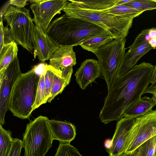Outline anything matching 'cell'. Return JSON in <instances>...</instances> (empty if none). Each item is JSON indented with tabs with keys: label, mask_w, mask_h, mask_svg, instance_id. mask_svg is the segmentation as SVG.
Here are the masks:
<instances>
[{
	"label": "cell",
	"mask_w": 156,
	"mask_h": 156,
	"mask_svg": "<svg viewBox=\"0 0 156 156\" xmlns=\"http://www.w3.org/2000/svg\"><path fill=\"white\" fill-rule=\"evenodd\" d=\"M119 156H142L139 149L137 148L134 152L131 153H124Z\"/></svg>",
	"instance_id": "33"
},
{
	"label": "cell",
	"mask_w": 156,
	"mask_h": 156,
	"mask_svg": "<svg viewBox=\"0 0 156 156\" xmlns=\"http://www.w3.org/2000/svg\"><path fill=\"white\" fill-rule=\"evenodd\" d=\"M63 10L68 16L92 23L108 32L114 39L127 36L134 17L116 15L82 7L69 0Z\"/></svg>",
	"instance_id": "3"
},
{
	"label": "cell",
	"mask_w": 156,
	"mask_h": 156,
	"mask_svg": "<svg viewBox=\"0 0 156 156\" xmlns=\"http://www.w3.org/2000/svg\"><path fill=\"white\" fill-rule=\"evenodd\" d=\"M156 135L143 143L138 148L142 156H156Z\"/></svg>",
	"instance_id": "28"
},
{
	"label": "cell",
	"mask_w": 156,
	"mask_h": 156,
	"mask_svg": "<svg viewBox=\"0 0 156 156\" xmlns=\"http://www.w3.org/2000/svg\"><path fill=\"white\" fill-rule=\"evenodd\" d=\"M124 5L143 12L156 9L155 0H131Z\"/></svg>",
	"instance_id": "25"
},
{
	"label": "cell",
	"mask_w": 156,
	"mask_h": 156,
	"mask_svg": "<svg viewBox=\"0 0 156 156\" xmlns=\"http://www.w3.org/2000/svg\"><path fill=\"white\" fill-rule=\"evenodd\" d=\"M103 11L116 15L133 16L134 18L144 12L138 10L124 5H115L111 8Z\"/></svg>",
	"instance_id": "23"
},
{
	"label": "cell",
	"mask_w": 156,
	"mask_h": 156,
	"mask_svg": "<svg viewBox=\"0 0 156 156\" xmlns=\"http://www.w3.org/2000/svg\"><path fill=\"white\" fill-rule=\"evenodd\" d=\"M147 93L152 94V97L155 100L156 105V83L151 84V85L148 86L144 91L143 94Z\"/></svg>",
	"instance_id": "31"
},
{
	"label": "cell",
	"mask_w": 156,
	"mask_h": 156,
	"mask_svg": "<svg viewBox=\"0 0 156 156\" xmlns=\"http://www.w3.org/2000/svg\"><path fill=\"white\" fill-rule=\"evenodd\" d=\"M114 39L107 31L84 41L79 45L83 49L94 53L101 46Z\"/></svg>",
	"instance_id": "18"
},
{
	"label": "cell",
	"mask_w": 156,
	"mask_h": 156,
	"mask_svg": "<svg viewBox=\"0 0 156 156\" xmlns=\"http://www.w3.org/2000/svg\"><path fill=\"white\" fill-rule=\"evenodd\" d=\"M22 73L17 56L6 69L4 79L0 84V126L5 123L6 112L9 110L10 95L13 87Z\"/></svg>",
	"instance_id": "11"
},
{
	"label": "cell",
	"mask_w": 156,
	"mask_h": 156,
	"mask_svg": "<svg viewBox=\"0 0 156 156\" xmlns=\"http://www.w3.org/2000/svg\"><path fill=\"white\" fill-rule=\"evenodd\" d=\"M3 17L10 27L15 42L33 54L35 25L30 10L10 6Z\"/></svg>",
	"instance_id": "6"
},
{
	"label": "cell",
	"mask_w": 156,
	"mask_h": 156,
	"mask_svg": "<svg viewBox=\"0 0 156 156\" xmlns=\"http://www.w3.org/2000/svg\"><path fill=\"white\" fill-rule=\"evenodd\" d=\"M54 73L52 67L46 64V69L44 74V81L47 101L49 98L54 82Z\"/></svg>",
	"instance_id": "29"
},
{
	"label": "cell",
	"mask_w": 156,
	"mask_h": 156,
	"mask_svg": "<svg viewBox=\"0 0 156 156\" xmlns=\"http://www.w3.org/2000/svg\"><path fill=\"white\" fill-rule=\"evenodd\" d=\"M10 130L0 126V156H8L11 151L14 138Z\"/></svg>",
	"instance_id": "21"
},
{
	"label": "cell",
	"mask_w": 156,
	"mask_h": 156,
	"mask_svg": "<svg viewBox=\"0 0 156 156\" xmlns=\"http://www.w3.org/2000/svg\"><path fill=\"white\" fill-rule=\"evenodd\" d=\"M54 156H82L77 149L70 144L60 143Z\"/></svg>",
	"instance_id": "27"
},
{
	"label": "cell",
	"mask_w": 156,
	"mask_h": 156,
	"mask_svg": "<svg viewBox=\"0 0 156 156\" xmlns=\"http://www.w3.org/2000/svg\"><path fill=\"white\" fill-rule=\"evenodd\" d=\"M148 29L142 30L129 47L119 67L117 76L119 77L126 73L135 66L138 61L152 48L148 43L150 38Z\"/></svg>",
	"instance_id": "10"
},
{
	"label": "cell",
	"mask_w": 156,
	"mask_h": 156,
	"mask_svg": "<svg viewBox=\"0 0 156 156\" xmlns=\"http://www.w3.org/2000/svg\"><path fill=\"white\" fill-rule=\"evenodd\" d=\"M105 31L92 23L65 14L51 22L46 33L60 46L74 47Z\"/></svg>",
	"instance_id": "2"
},
{
	"label": "cell",
	"mask_w": 156,
	"mask_h": 156,
	"mask_svg": "<svg viewBox=\"0 0 156 156\" xmlns=\"http://www.w3.org/2000/svg\"><path fill=\"white\" fill-rule=\"evenodd\" d=\"M72 1L83 8L94 10L102 11L115 6L118 0H82Z\"/></svg>",
	"instance_id": "19"
},
{
	"label": "cell",
	"mask_w": 156,
	"mask_h": 156,
	"mask_svg": "<svg viewBox=\"0 0 156 156\" xmlns=\"http://www.w3.org/2000/svg\"><path fill=\"white\" fill-rule=\"evenodd\" d=\"M156 103L152 97L141 98L129 106L123 112L121 118L128 117L136 119L143 115L152 110Z\"/></svg>",
	"instance_id": "17"
},
{
	"label": "cell",
	"mask_w": 156,
	"mask_h": 156,
	"mask_svg": "<svg viewBox=\"0 0 156 156\" xmlns=\"http://www.w3.org/2000/svg\"><path fill=\"white\" fill-rule=\"evenodd\" d=\"M46 69V68L42 72L40 76L36 99L32 108L33 111L41 105L47 102L46 98V90L44 81V74Z\"/></svg>",
	"instance_id": "24"
},
{
	"label": "cell",
	"mask_w": 156,
	"mask_h": 156,
	"mask_svg": "<svg viewBox=\"0 0 156 156\" xmlns=\"http://www.w3.org/2000/svg\"><path fill=\"white\" fill-rule=\"evenodd\" d=\"M22 147L21 140L17 138L14 139L12 148L8 156H20Z\"/></svg>",
	"instance_id": "30"
},
{
	"label": "cell",
	"mask_w": 156,
	"mask_h": 156,
	"mask_svg": "<svg viewBox=\"0 0 156 156\" xmlns=\"http://www.w3.org/2000/svg\"><path fill=\"white\" fill-rule=\"evenodd\" d=\"M155 1H156V0H155Z\"/></svg>",
	"instance_id": "38"
},
{
	"label": "cell",
	"mask_w": 156,
	"mask_h": 156,
	"mask_svg": "<svg viewBox=\"0 0 156 156\" xmlns=\"http://www.w3.org/2000/svg\"><path fill=\"white\" fill-rule=\"evenodd\" d=\"M156 83V65L154 66V68L152 73L150 83L151 84Z\"/></svg>",
	"instance_id": "34"
},
{
	"label": "cell",
	"mask_w": 156,
	"mask_h": 156,
	"mask_svg": "<svg viewBox=\"0 0 156 156\" xmlns=\"http://www.w3.org/2000/svg\"><path fill=\"white\" fill-rule=\"evenodd\" d=\"M49 119L40 116L28 123L23 135L24 156H44L54 140Z\"/></svg>",
	"instance_id": "5"
},
{
	"label": "cell",
	"mask_w": 156,
	"mask_h": 156,
	"mask_svg": "<svg viewBox=\"0 0 156 156\" xmlns=\"http://www.w3.org/2000/svg\"><path fill=\"white\" fill-rule=\"evenodd\" d=\"M72 46H60L51 56L49 65L57 70L62 77L70 81L73 66L76 63L75 53Z\"/></svg>",
	"instance_id": "12"
},
{
	"label": "cell",
	"mask_w": 156,
	"mask_h": 156,
	"mask_svg": "<svg viewBox=\"0 0 156 156\" xmlns=\"http://www.w3.org/2000/svg\"><path fill=\"white\" fill-rule=\"evenodd\" d=\"M148 43L153 49H156V37L150 38Z\"/></svg>",
	"instance_id": "35"
},
{
	"label": "cell",
	"mask_w": 156,
	"mask_h": 156,
	"mask_svg": "<svg viewBox=\"0 0 156 156\" xmlns=\"http://www.w3.org/2000/svg\"><path fill=\"white\" fill-rule=\"evenodd\" d=\"M18 52L17 44L15 41L4 45L0 49V70L7 68L17 56Z\"/></svg>",
	"instance_id": "20"
},
{
	"label": "cell",
	"mask_w": 156,
	"mask_h": 156,
	"mask_svg": "<svg viewBox=\"0 0 156 156\" xmlns=\"http://www.w3.org/2000/svg\"><path fill=\"white\" fill-rule=\"evenodd\" d=\"M52 67L55 75L50 94L47 100L48 102H50L56 96L61 94L70 82L62 77L57 70Z\"/></svg>",
	"instance_id": "22"
},
{
	"label": "cell",
	"mask_w": 156,
	"mask_h": 156,
	"mask_svg": "<svg viewBox=\"0 0 156 156\" xmlns=\"http://www.w3.org/2000/svg\"><path fill=\"white\" fill-rule=\"evenodd\" d=\"M60 47L35 25L34 52L35 57L37 56L40 61L44 62L49 60Z\"/></svg>",
	"instance_id": "14"
},
{
	"label": "cell",
	"mask_w": 156,
	"mask_h": 156,
	"mask_svg": "<svg viewBox=\"0 0 156 156\" xmlns=\"http://www.w3.org/2000/svg\"><path fill=\"white\" fill-rule=\"evenodd\" d=\"M154 66L142 62L118 77L108 90L98 118L105 124L118 121L125 111L140 99L148 86Z\"/></svg>",
	"instance_id": "1"
},
{
	"label": "cell",
	"mask_w": 156,
	"mask_h": 156,
	"mask_svg": "<svg viewBox=\"0 0 156 156\" xmlns=\"http://www.w3.org/2000/svg\"><path fill=\"white\" fill-rule=\"evenodd\" d=\"M131 0H118V1L115 5H124L130 1Z\"/></svg>",
	"instance_id": "36"
},
{
	"label": "cell",
	"mask_w": 156,
	"mask_h": 156,
	"mask_svg": "<svg viewBox=\"0 0 156 156\" xmlns=\"http://www.w3.org/2000/svg\"><path fill=\"white\" fill-rule=\"evenodd\" d=\"M155 154L156 156V142L155 145Z\"/></svg>",
	"instance_id": "37"
},
{
	"label": "cell",
	"mask_w": 156,
	"mask_h": 156,
	"mask_svg": "<svg viewBox=\"0 0 156 156\" xmlns=\"http://www.w3.org/2000/svg\"><path fill=\"white\" fill-rule=\"evenodd\" d=\"M48 122L54 140H58L60 143L70 144L74 139L76 127L71 123L49 119Z\"/></svg>",
	"instance_id": "16"
},
{
	"label": "cell",
	"mask_w": 156,
	"mask_h": 156,
	"mask_svg": "<svg viewBox=\"0 0 156 156\" xmlns=\"http://www.w3.org/2000/svg\"><path fill=\"white\" fill-rule=\"evenodd\" d=\"M101 73L98 61L93 59H88L81 63L75 76L80 87L84 90L99 77Z\"/></svg>",
	"instance_id": "15"
},
{
	"label": "cell",
	"mask_w": 156,
	"mask_h": 156,
	"mask_svg": "<svg viewBox=\"0 0 156 156\" xmlns=\"http://www.w3.org/2000/svg\"><path fill=\"white\" fill-rule=\"evenodd\" d=\"M36 67L22 73L15 83L9 101V110L21 119L28 118L33 112L40 78Z\"/></svg>",
	"instance_id": "4"
},
{
	"label": "cell",
	"mask_w": 156,
	"mask_h": 156,
	"mask_svg": "<svg viewBox=\"0 0 156 156\" xmlns=\"http://www.w3.org/2000/svg\"><path fill=\"white\" fill-rule=\"evenodd\" d=\"M135 119L123 117L117 122L111 145L106 151L109 156H119L124 153V146L129 132Z\"/></svg>",
	"instance_id": "13"
},
{
	"label": "cell",
	"mask_w": 156,
	"mask_h": 156,
	"mask_svg": "<svg viewBox=\"0 0 156 156\" xmlns=\"http://www.w3.org/2000/svg\"><path fill=\"white\" fill-rule=\"evenodd\" d=\"M14 41L10 28L4 27L2 21V15L1 14L0 21V49L3 46Z\"/></svg>",
	"instance_id": "26"
},
{
	"label": "cell",
	"mask_w": 156,
	"mask_h": 156,
	"mask_svg": "<svg viewBox=\"0 0 156 156\" xmlns=\"http://www.w3.org/2000/svg\"><path fill=\"white\" fill-rule=\"evenodd\" d=\"M28 0H10L9 1L10 5L16 6V7L23 8L27 5Z\"/></svg>",
	"instance_id": "32"
},
{
	"label": "cell",
	"mask_w": 156,
	"mask_h": 156,
	"mask_svg": "<svg viewBox=\"0 0 156 156\" xmlns=\"http://www.w3.org/2000/svg\"><path fill=\"white\" fill-rule=\"evenodd\" d=\"M126 38L114 39L101 46L94 53L109 90L117 78V72L125 54Z\"/></svg>",
	"instance_id": "7"
},
{
	"label": "cell",
	"mask_w": 156,
	"mask_h": 156,
	"mask_svg": "<svg viewBox=\"0 0 156 156\" xmlns=\"http://www.w3.org/2000/svg\"><path fill=\"white\" fill-rule=\"evenodd\" d=\"M156 135V110L135 119L128 133L124 153H131L143 143Z\"/></svg>",
	"instance_id": "8"
},
{
	"label": "cell",
	"mask_w": 156,
	"mask_h": 156,
	"mask_svg": "<svg viewBox=\"0 0 156 156\" xmlns=\"http://www.w3.org/2000/svg\"><path fill=\"white\" fill-rule=\"evenodd\" d=\"M30 8L34 14L33 20L35 26L46 33L51 20L57 14H60L68 2L66 0H34Z\"/></svg>",
	"instance_id": "9"
}]
</instances>
